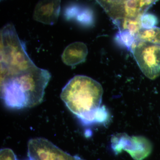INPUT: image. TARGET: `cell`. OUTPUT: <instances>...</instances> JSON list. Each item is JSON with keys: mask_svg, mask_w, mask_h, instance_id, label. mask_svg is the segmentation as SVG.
Here are the masks:
<instances>
[{"mask_svg": "<svg viewBox=\"0 0 160 160\" xmlns=\"http://www.w3.org/2000/svg\"><path fill=\"white\" fill-rule=\"evenodd\" d=\"M136 41L160 45V28L155 27L150 29H142L137 35Z\"/></svg>", "mask_w": 160, "mask_h": 160, "instance_id": "cell-7", "label": "cell"}, {"mask_svg": "<svg viewBox=\"0 0 160 160\" xmlns=\"http://www.w3.org/2000/svg\"><path fill=\"white\" fill-rule=\"evenodd\" d=\"M28 160H58L62 150L43 138L31 139L28 142Z\"/></svg>", "mask_w": 160, "mask_h": 160, "instance_id": "cell-4", "label": "cell"}, {"mask_svg": "<svg viewBox=\"0 0 160 160\" xmlns=\"http://www.w3.org/2000/svg\"><path fill=\"white\" fill-rule=\"evenodd\" d=\"M118 42L123 46L130 48L136 42V38L127 30H121L116 37Z\"/></svg>", "mask_w": 160, "mask_h": 160, "instance_id": "cell-9", "label": "cell"}, {"mask_svg": "<svg viewBox=\"0 0 160 160\" xmlns=\"http://www.w3.org/2000/svg\"><path fill=\"white\" fill-rule=\"evenodd\" d=\"M158 0H141L140 6L142 12L144 14L149 7Z\"/></svg>", "mask_w": 160, "mask_h": 160, "instance_id": "cell-13", "label": "cell"}, {"mask_svg": "<svg viewBox=\"0 0 160 160\" xmlns=\"http://www.w3.org/2000/svg\"><path fill=\"white\" fill-rule=\"evenodd\" d=\"M74 20L83 26H91L94 22L93 11L88 7H82Z\"/></svg>", "mask_w": 160, "mask_h": 160, "instance_id": "cell-8", "label": "cell"}, {"mask_svg": "<svg viewBox=\"0 0 160 160\" xmlns=\"http://www.w3.org/2000/svg\"><path fill=\"white\" fill-rule=\"evenodd\" d=\"M82 7L77 4H70L67 6L64 11V16L68 21L75 19Z\"/></svg>", "mask_w": 160, "mask_h": 160, "instance_id": "cell-11", "label": "cell"}, {"mask_svg": "<svg viewBox=\"0 0 160 160\" xmlns=\"http://www.w3.org/2000/svg\"><path fill=\"white\" fill-rule=\"evenodd\" d=\"M131 49L143 74L151 80L158 77L160 75V45L136 41Z\"/></svg>", "mask_w": 160, "mask_h": 160, "instance_id": "cell-3", "label": "cell"}, {"mask_svg": "<svg viewBox=\"0 0 160 160\" xmlns=\"http://www.w3.org/2000/svg\"><path fill=\"white\" fill-rule=\"evenodd\" d=\"M74 160H85L82 159V158L79 157L78 156H75V159Z\"/></svg>", "mask_w": 160, "mask_h": 160, "instance_id": "cell-14", "label": "cell"}, {"mask_svg": "<svg viewBox=\"0 0 160 160\" xmlns=\"http://www.w3.org/2000/svg\"><path fill=\"white\" fill-rule=\"evenodd\" d=\"M0 37L1 98L12 109L38 106L42 102L51 74L32 62L12 24L4 26Z\"/></svg>", "mask_w": 160, "mask_h": 160, "instance_id": "cell-1", "label": "cell"}, {"mask_svg": "<svg viewBox=\"0 0 160 160\" xmlns=\"http://www.w3.org/2000/svg\"><path fill=\"white\" fill-rule=\"evenodd\" d=\"M141 24L143 29H150L155 27L158 21L154 15L150 13H145L141 19Z\"/></svg>", "mask_w": 160, "mask_h": 160, "instance_id": "cell-10", "label": "cell"}, {"mask_svg": "<svg viewBox=\"0 0 160 160\" xmlns=\"http://www.w3.org/2000/svg\"><path fill=\"white\" fill-rule=\"evenodd\" d=\"M88 54V48L85 43L75 42L65 48L62 55L64 64L73 67L84 62Z\"/></svg>", "mask_w": 160, "mask_h": 160, "instance_id": "cell-6", "label": "cell"}, {"mask_svg": "<svg viewBox=\"0 0 160 160\" xmlns=\"http://www.w3.org/2000/svg\"><path fill=\"white\" fill-rule=\"evenodd\" d=\"M103 89L97 81L89 77L77 75L62 89L61 99L67 108L84 124L102 122L106 117L101 107Z\"/></svg>", "mask_w": 160, "mask_h": 160, "instance_id": "cell-2", "label": "cell"}, {"mask_svg": "<svg viewBox=\"0 0 160 160\" xmlns=\"http://www.w3.org/2000/svg\"><path fill=\"white\" fill-rule=\"evenodd\" d=\"M0 160H18L13 151L9 148H4L0 151Z\"/></svg>", "mask_w": 160, "mask_h": 160, "instance_id": "cell-12", "label": "cell"}, {"mask_svg": "<svg viewBox=\"0 0 160 160\" xmlns=\"http://www.w3.org/2000/svg\"><path fill=\"white\" fill-rule=\"evenodd\" d=\"M61 3V0H40L35 7L33 19L46 25H54L58 19Z\"/></svg>", "mask_w": 160, "mask_h": 160, "instance_id": "cell-5", "label": "cell"}]
</instances>
